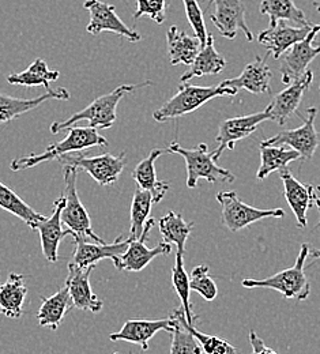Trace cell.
Returning a JSON list of instances; mask_svg holds the SVG:
<instances>
[{"instance_id": "74e56055", "label": "cell", "mask_w": 320, "mask_h": 354, "mask_svg": "<svg viewBox=\"0 0 320 354\" xmlns=\"http://www.w3.org/2000/svg\"><path fill=\"white\" fill-rule=\"evenodd\" d=\"M172 316V315H171ZM176 323L172 333V345L171 354H202V348L196 338L184 327L183 324L172 316Z\"/></svg>"}, {"instance_id": "d590c367", "label": "cell", "mask_w": 320, "mask_h": 354, "mask_svg": "<svg viewBox=\"0 0 320 354\" xmlns=\"http://www.w3.org/2000/svg\"><path fill=\"white\" fill-rule=\"evenodd\" d=\"M172 285H173V289L176 290L178 296L182 300V308L185 313L187 323L189 326H194V322L198 319V316H195L192 313V306L189 301V293H191L189 277L184 267V255L179 252L176 254V262L172 267Z\"/></svg>"}, {"instance_id": "f6af8a7d", "label": "cell", "mask_w": 320, "mask_h": 354, "mask_svg": "<svg viewBox=\"0 0 320 354\" xmlns=\"http://www.w3.org/2000/svg\"><path fill=\"white\" fill-rule=\"evenodd\" d=\"M113 354H120V353H113Z\"/></svg>"}, {"instance_id": "8fae6325", "label": "cell", "mask_w": 320, "mask_h": 354, "mask_svg": "<svg viewBox=\"0 0 320 354\" xmlns=\"http://www.w3.org/2000/svg\"><path fill=\"white\" fill-rule=\"evenodd\" d=\"M266 120H272V113H270L269 106L265 111L258 112V113L224 120L220 124V130L216 136L218 147L213 153L214 161H218L227 149L233 150L237 142H240V140L248 138L251 133H255L261 127V124L265 123Z\"/></svg>"}, {"instance_id": "d4e9b609", "label": "cell", "mask_w": 320, "mask_h": 354, "mask_svg": "<svg viewBox=\"0 0 320 354\" xmlns=\"http://www.w3.org/2000/svg\"><path fill=\"white\" fill-rule=\"evenodd\" d=\"M28 295L25 277L11 272L4 283H0V313L10 319H19Z\"/></svg>"}, {"instance_id": "3957f363", "label": "cell", "mask_w": 320, "mask_h": 354, "mask_svg": "<svg viewBox=\"0 0 320 354\" xmlns=\"http://www.w3.org/2000/svg\"><path fill=\"white\" fill-rule=\"evenodd\" d=\"M310 257V245L303 244L296 259V263L285 268L274 275L263 279L247 278L241 281V285L247 289H273L279 292L286 300L304 301L311 295V283L304 272L305 259Z\"/></svg>"}, {"instance_id": "b9f144b4", "label": "cell", "mask_w": 320, "mask_h": 354, "mask_svg": "<svg viewBox=\"0 0 320 354\" xmlns=\"http://www.w3.org/2000/svg\"><path fill=\"white\" fill-rule=\"evenodd\" d=\"M310 257L314 258V259H320V250H311L310 248Z\"/></svg>"}, {"instance_id": "ffe728a7", "label": "cell", "mask_w": 320, "mask_h": 354, "mask_svg": "<svg viewBox=\"0 0 320 354\" xmlns=\"http://www.w3.org/2000/svg\"><path fill=\"white\" fill-rule=\"evenodd\" d=\"M279 176L283 183V196L296 217L297 226L300 229H304L307 226V213L312 206L317 194L315 187L300 183L293 176L289 168L282 169L279 172Z\"/></svg>"}, {"instance_id": "4316f807", "label": "cell", "mask_w": 320, "mask_h": 354, "mask_svg": "<svg viewBox=\"0 0 320 354\" xmlns=\"http://www.w3.org/2000/svg\"><path fill=\"white\" fill-rule=\"evenodd\" d=\"M227 66V60L223 55H220L214 46V37L213 35H209L207 43L200 49L192 64L189 66V70L185 71L180 82L185 84L189 82L192 78L196 77H205V75H218Z\"/></svg>"}, {"instance_id": "ee69618b", "label": "cell", "mask_w": 320, "mask_h": 354, "mask_svg": "<svg viewBox=\"0 0 320 354\" xmlns=\"http://www.w3.org/2000/svg\"><path fill=\"white\" fill-rule=\"evenodd\" d=\"M314 6H315L317 11H319L320 12V0H315V1H314Z\"/></svg>"}, {"instance_id": "1f68e13d", "label": "cell", "mask_w": 320, "mask_h": 354, "mask_svg": "<svg viewBox=\"0 0 320 354\" xmlns=\"http://www.w3.org/2000/svg\"><path fill=\"white\" fill-rule=\"evenodd\" d=\"M158 226L164 241L168 244H175L178 247V252L184 255L185 243L194 229V222L184 221L180 213L169 212L167 216L160 218Z\"/></svg>"}, {"instance_id": "8d00e7d4", "label": "cell", "mask_w": 320, "mask_h": 354, "mask_svg": "<svg viewBox=\"0 0 320 354\" xmlns=\"http://www.w3.org/2000/svg\"><path fill=\"white\" fill-rule=\"evenodd\" d=\"M189 288L199 293L206 301H213L218 295V288L209 274L206 265L196 266L189 277Z\"/></svg>"}, {"instance_id": "7c38bea8", "label": "cell", "mask_w": 320, "mask_h": 354, "mask_svg": "<svg viewBox=\"0 0 320 354\" xmlns=\"http://www.w3.org/2000/svg\"><path fill=\"white\" fill-rule=\"evenodd\" d=\"M84 7L91 12V22L86 26L88 33L95 36L102 32H112L131 43H138L142 40L140 33L129 28L120 19L115 11L113 4H108L101 0H85Z\"/></svg>"}, {"instance_id": "7a4b0ae2", "label": "cell", "mask_w": 320, "mask_h": 354, "mask_svg": "<svg viewBox=\"0 0 320 354\" xmlns=\"http://www.w3.org/2000/svg\"><path fill=\"white\" fill-rule=\"evenodd\" d=\"M150 85H151V81H144V82L137 84V85H122V86L115 88L113 91L95 98L92 104H89L85 109L73 115L70 119H67L64 122L52 123L50 133L56 135L62 131H66L82 120H88L91 129H95V130L97 129H102V130L111 129L117 119L116 111H117V105H119L120 100L127 93H133L138 88H146Z\"/></svg>"}, {"instance_id": "83f0119b", "label": "cell", "mask_w": 320, "mask_h": 354, "mask_svg": "<svg viewBox=\"0 0 320 354\" xmlns=\"http://www.w3.org/2000/svg\"><path fill=\"white\" fill-rule=\"evenodd\" d=\"M41 307L37 313V319L41 327H49L53 331L59 328L62 324L64 316L70 308H73L71 297L68 293L67 286L64 285L62 289H59L55 295L50 297L41 299Z\"/></svg>"}, {"instance_id": "6da1fadb", "label": "cell", "mask_w": 320, "mask_h": 354, "mask_svg": "<svg viewBox=\"0 0 320 354\" xmlns=\"http://www.w3.org/2000/svg\"><path fill=\"white\" fill-rule=\"evenodd\" d=\"M108 145V140L102 135H100L95 129L70 127L67 136L53 145H49L46 151L40 154H29L21 158H15L10 164V168L12 172H19L23 169L37 167L43 162L60 160L62 157L73 153H81L93 147L104 149Z\"/></svg>"}, {"instance_id": "2e32d148", "label": "cell", "mask_w": 320, "mask_h": 354, "mask_svg": "<svg viewBox=\"0 0 320 354\" xmlns=\"http://www.w3.org/2000/svg\"><path fill=\"white\" fill-rule=\"evenodd\" d=\"M93 270L94 266L82 268L71 262L68 265V275L66 278L64 285L68 289L73 308L98 313L102 310L104 303L93 292L91 285V274Z\"/></svg>"}, {"instance_id": "4fadbf2b", "label": "cell", "mask_w": 320, "mask_h": 354, "mask_svg": "<svg viewBox=\"0 0 320 354\" xmlns=\"http://www.w3.org/2000/svg\"><path fill=\"white\" fill-rule=\"evenodd\" d=\"M154 225H156V220L150 218L144 226L143 236L139 240H131L127 251L123 255L117 257L115 261H112V263L117 270L138 272L144 270L147 265L157 257L169 255L172 252V245L165 241L157 244L153 250L146 247V240L149 239V234L154 227Z\"/></svg>"}, {"instance_id": "30bf717a", "label": "cell", "mask_w": 320, "mask_h": 354, "mask_svg": "<svg viewBox=\"0 0 320 354\" xmlns=\"http://www.w3.org/2000/svg\"><path fill=\"white\" fill-rule=\"evenodd\" d=\"M320 32V25H314L310 35L300 43L293 45L279 59L281 80L285 85L299 81L307 71L308 66L320 55V44L314 45V40Z\"/></svg>"}, {"instance_id": "cb8c5ba5", "label": "cell", "mask_w": 320, "mask_h": 354, "mask_svg": "<svg viewBox=\"0 0 320 354\" xmlns=\"http://www.w3.org/2000/svg\"><path fill=\"white\" fill-rule=\"evenodd\" d=\"M164 153H167V150H164V149L151 150L150 154L138 164L133 172V177H134L138 187L149 191L153 195L156 205L160 203L165 198V195L169 189V184L165 181H160L157 178V172H156V161Z\"/></svg>"}, {"instance_id": "7402d4cb", "label": "cell", "mask_w": 320, "mask_h": 354, "mask_svg": "<svg viewBox=\"0 0 320 354\" xmlns=\"http://www.w3.org/2000/svg\"><path fill=\"white\" fill-rule=\"evenodd\" d=\"M49 100H70V93L64 88H50L36 98H17L0 93V126L39 108Z\"/></svg>"}, {"instance_id": "5bb4252c", "label": "cell", "mask_w": 320, "mask_h": 354, "mask_svg": "<svg viewBox=\"0 0 320 354\" xmlns=\"http://www.w3.org/2000/svg\"><path fill=\"white\" fill-rule=\"evenodd\" d=\"M214 7L210 14V21L214 24L217 30L225 39L233 40L237 32L241 30L248 41L254 40V35L250 30L245 21V6L241 0H207Z\"/></svg>"}, {"instance_id": "52a82bcc", "label": "cell", "mask_w": 320, "mask_h": 354, "mask_svg": "<svg viewBox=\"0 0 320 354\" xmlns=\"http://www.w3.org/2000/svg\"><path fill=\"white\" fill-rule=\"evenodd\" d=\"M59 161L62 167L88 172L100 185L106 187L115 184L123 174L126 168V151L120 154L105 153L95 157H88L84 153H73L62 157Z\"/></svg>"}, {"instance_id": "60d3db41", "label": "cell", "mask_w": 320, "mask_h": 354, "mask_svg": "<svg viewBox=\"0 0 320 354\" xmlns=\"http://www.w3.org/2000/svg\"><path fill=\"white\" fill-rule=\"evenodd\" d=\"M250 344L252 346V354H278L272 348L266 346V344L258 337L255 330L250 331Z\"/></svg>"}, {"instance_id": "f1b7e54d", "label": "cell", "mask_w": 320, "mask_h": 354, "mask_svg": "<svg viewBox=\"0 0 320 354\" xmlns=\"http://www.w3.org/2000/svg\"><path fill=\"white\" fill-rule=\"evenodd\" d=\"M297 158H300V154L286 146H266L261 143V167L256 178L265 180L273 172H281Z\"/></svg>"}, {"instance_id": "e575fe53", "label": "cell", "mask_w": 320, "mask_h": 354, "mask_svg": "<svg viewBox=\"0 0 320 354\" xmlns=\"http://www.w3.org/2000/svg\"><path fill=\"white\" fill-rule=\"evenodd\" d=\"M172 316H175L184 327L196 338V341L199 342L202 352L205 354H237V349L230 345L228 341L221 339L218 337H213V335H207L200 333L199 330L195 328V326H189L187 323L185 319V313H184L183 308L175 310L172 312Z\"/></svg>"}, {"instance_id": "8992f818", "label": "cell", "mask_w": 320, "mask_h": 354, "mask_svg": "<svg viewBox=\"0 0 320 354\" xmlns=\"http://www.w3.org/2000/svg\"><path fill=\"white\" fill-rule=\"evenodd\" d=\"M79 171L63 167V176H64V199L66 205L62 212V222L67 226V229L71 232L73 237H82V239H92L95 243L105 244V241L95 234L93 230L92 220L89 217L88 210L85 209L84 203L81 202V198L77 191V177Z\"/></svg>"}, {"instance_id": "44dd1931", "label": "cell", "mask_w": 320, "mask_h": 354, "mask_svg": "<svg viewBox=\"0 0 320 354\" xmlns=\"http://www.w3.org/2000/svg\"><path fill=\"white\" fill-rule=\"evenodd\" d=\"M312 28V24L310 26L293 28L289 26L285 21H279L273 28L261 32L258 35V41L266 46L275 60H279L281 56L286 53L293 45L303 41L310 35Z\"/></svg>"}, {"instance_id": "9a60e30c", "label": "cell", "mask_w": 320, "mask_h": 354, "mask_svg": "<svg viewBox=\"0 0 320 354\" xmlns=\"http://www.w3.org/2000/svg\"><path fill=\"white\" fill-rule=\"evenodd\" d=\"M64 205L66 199L64 195H62L53 202V210L50 217L32 226V229H36L40 233L43 255L49 263H56L59 261V245L66 236H71V232L68 229H63L62 212L64 209Z\"/></svg>"}, {"instance_id": "7bdbcfd3", "label": "cell", "mask_w": 320, "mask_h": 354, "mask_svg": "<svg viewBox=\"0 0 320 354\" xmlns=\"http://www.w3.org/2000/svg\"><path fill=\"white\" fill-rule=\"evenodd\" d=\"M314 203L317 205V207L319 209V214H320V196L318 195V192L315 194V198H314ZM319 226H320V221H319Z\"/></svg>"}, {"instance_id": "ac0fdd59", "label": "cell", "mask_w": 320, "mask_h": 354, "mask_svg": "<svg viewBox=\"0 0 320 354\" xmlns=\"http://www.w3.org/2000/svg\"><path fill=\"white\" fill-rule=\"evenodd\" d=\"M75 244V251L73 257V263H75L82 268H88L91 266H95L100 261L111 259L115 261L117 257L123 255L130 243L131 239H124L122 234L117 237L112 244H100V243H88L86 239L82 237H73Z\"/></svg>"}, {"instance_id": "f35d334b", "label": "cell", "mask_w": 320, "mask_h": 354, "mask_svg": "<svg viewBox=\"0 0 320 354\" xmlns=\"http://www.w3.org/2000/svg\"><path fill=\"white\" fill-rule=\"evenodd\" d=\"M183 4L185 14H187V19H188L191 28L194 29L195 36L198 37V40L200 41V45L203 48L209 39V33H207L205 18H203V11H202L198 0H183Z\"/></svg>"}, {"instance_id": "9c48e42d", "label": "cell", "mask_w": 320, "mask_h": 354, "mask_svg": "<svg viewBox=\"0 0 320 354\" xmlns=\"http://www.w3.org/2000/svg\"><path fill=\"white\" fill-rule=\"evenodd\" d=\"M318 109L315 106L307 109V116L303 118L297 113L299 118L303 119V126L294 130L281 131L274 136L265 139L262 145L266 146H289L292 150L300 154L303 160H312L315 151L318 150L320 143L319 133L315 129V118Z\"/></svg>"}, {"instance_id": "603a6c76", "label": "cell", "mask_w": 320, "mask_h": 354, "mask_svg": "<svg viewBox=\"0 0 320 354\" xmlns=\"http://www.w3.org/2000/svg\"><path fill=\"white\" fill-rule=\"evenodd\" d=\"M272 71L265 57L256 56L254 62L245 66L243 73L234 80H225L220 85L223 88H245L252 94H269L272 93Z\"/></svg>"}, {"instance_id": "d6a6232c", "label": "cell", "mask_w": 320, "mask_h": 354, "mask_svg": "<svg viewBox=\"0 0 320 354\" xmlns=\"http://www.w3.org/2000/svg\"><path fill=\"white\" fill-rule=\"evenodd\" d=\"M154 203L153 195L146 191L137 187L133 195L131 201V210H130V217H131V227H130V239L131 240H139L143 236L144 226L147 221L151 218V207Z\"/></svg>"}, {"instance_id": "f546056e", "label": "cell", "mask_w": 320, "mask_h": 354, "mask_svg": "<svg viewBox=\"0 0 320 354\" xmlns=\"http://www.w3.org/2000/svg\"><path fill=\"white\" fill-rule=\"evenodd\" d=\"M59 77H60L59 71L49 70L46 60L39 57L25 71L8 75L7 82L10 85H19V86H25V88L44 86L48 91V90H50L49 84L57 81Z\"/></svg>"}, {"instance_id": "e0dca14e", "label": "cell", "mask_w": 320, "mask_h": 354, "mask_svg": "<svg viewBox=\"0 0 320 354\" xmlns=\"http://www.w3.org/2000/svg\"><path fill=\"white\" fill-rule=\"evenodd\" d=\"M176 320L169 316L168 319H157V320H127L120 331L112 333L109 335V339L113 342H130L140 346L142 351H149V342L150 339L158 333V331H169L173 333Z\"/></svg>"}, {"instance_id": "ab89813d", "label": "cell", "mask_w": 320, "mask_h": 354, "mask_svg": "<svg viewBox=\"0 0 320 354\" xmlns=\"http://www.w3.org/2000/svg\"><path fill=\"white\" fill-rule=\"evenodd\" d=\"M149 17L156 24H164L167 18V0H137V11L134 19Z\"/></svg>"}, {"instance_id": "5b68a950", "label": "cell", "mask_w": 320, "mask_h": 354, "mask_svg": "<svg viewBox=\"0 0 320 354\" xmlns=\"http://www.w3.org/2000/svg\"><path fill=\"white\" fill-rule=\"evenodd\" d=\"M167 153H175L182 156L187 167V187L195 188L200 178L209 183H233L236 176L228 169L218 167L213 158V153H209L206 143H199L194 149H185L180 143L172 142L167 149Z\"/></svg>"}, {"instance_id": "4dcf8cb0", "label": "cell", "mask_w": 320, "mask_h": 354, "mask_svg": "<svg viewBox=\"0 0 320 354\" xmlns=\"http://www.w3.org/2000/svg\"><path fill=\"white\" fill-rule=\"evenodd\" d=\"M259 11L262 15L270 18L269 28H273L279 21H293L300 26L311 25L304 11L300 10L293 0H262Z\"/></svg>"}, {"instance_id": "836d02e7", "label": "cell", "mask_w": 320, "mask_h": 354, "mask_svg": "<svg viewBox=\"0 0 320 354\" xmlns=\"http://www.w3.org/2000/svg\"><path fill=\"white\" fill-rule=\"evenodd\" d=\"M0 209L11 213L19 220L26 222L30 227L37 222L44 221L46 217L30 207L25 201H22L11 188L0 181Z\"/></svg>"}, {"instance_id": "d6986e66", "label": "cell", "mask_w": 320, "mask_h": 354, "mask_svg": "<svg viewBox=\"0 0 320 354\" xmlns=\"http://www.w3.org/2000/svg\"><path fill=\"white\" fill-rule=\"evenodd\" d=\"M314 81V73L308 70L299 81L289 85L285 90L278 93L273 101L267 105L272 113V120L279 126H283L292 115H297V109L305 91L311 88Z\"/></svg>"}, {"instance_id": "ba28073f", "label": "cell", "mask_w": 320, "mask_h": 354, "mask_svg": "<svg viewBox=\"0 0 320 354\" xmlns=\"http://www.w3.org/2000/svg\"><path fill=\"white\" fill-rule=\"evenodd\" d=\"M217 201L223 207V221L230 232L236 233L255 222L266 218H282V209H256L244 203L236 191H221L217 194Z\"/></svg>"}, {"instance_id": "484cf974", "label": "cell", "mask_w": 320, "mask_h": 354, "mask_svg": "<svg viewBox=\"0 0 320 354\" xmlns=\"http://www.w3.org/2000/svg\"><path fill=\"white\" fill-rule=\"evenodd\" d=\"M167 45L172 66H191L202 49L200 41L196 36L187 35L176 25L171 26L167 32Z\"/></svg>"}, {"instance_id": "277c9868", "label": "cell", "mask_w": 320, "mask_h": 354, "mask_svg": "<svg viewBox=\"0 0 320 354\" xmlns=\"http://www.w3.org/2000/svg\"><path fill=\"white\" fill-rule=\"evenodd\" d=\"M237 91L234 88L218 86H194L188 82L180 84L178 93L169 98L162 106H160L153 113V119L158 123H167L169 120L182 118L184 115L192 113L200 106H203L207 101L225 97L236 95Z\"/></svg>"}]
</instances>
